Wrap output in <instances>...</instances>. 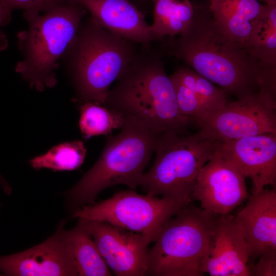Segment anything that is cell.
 Masks as SVG:
<instances>
[{
  "label": "cell",
  "instance_id": "cell-19",
  "mask_svg": "<svg viewBox=\"0 0 276 276\" xmlns=\"http://www.w3.org/2000/svg\"><path fill=\"white\" fill-rule=\"evenodd\" d=\"M265 3L248 50L267 73L276 75V0Z\"/></svg>",
  "mask_w": 276,
  "mask_h": 276
},
{
  "label": "cell",
  "instance_id": "cell-18",
  "mask_svg": "<svg viewBox=\"0 0 276 276\" xmlns=\"http://www.w3.org/2000/svg\"><path fill=\"white\" fill-rule=\"evenodd\" d=\"M61 238L74 262L78 275L111 276L112 273L90 234L79 223L59 228Z\"/></svg>",
  "mask_w": 276,
  "mask_h": 276
},
{
  "label": "cell",
  "instance_id": "cell-8",
  "mask_svg": "<svg viewBox=\"0 0 276 276\" xmlns=\"http://www.w3.org/2000/svg\"><path fill=\"white\" fill-rule=\"evenodd\" d=\"M189 202L141 195L128 190L100 202L84 205L75 210L73 217L105 222L146 235L154 242L167 221Z\"/></svg>",
  "mask_w": 276,
  "mask_h": 276
},
{
  "label": "cell",
  "instance_id": "cell-16",
  "mask_svg": "<svg viewBox=\"0 0 276 276\" xmlns=\"http://www.w3.org/2000/svg\"><path fill=\"white\" fill-rule=\"evenodd\" d=\"M89 12L101 27L141 45L156 41L144 13L130 0H63Z\"/></svg>",
  "mask_w": 276,
  "mask_h": 276
},
{
  "label": "cell",
  "instance_id": "cell-2",
  "mask_svg": "<svg viewBox=\"0 0 276 276\" xmlns=\"http://www.w3.org/2000/svg\"><path fill=\"white\" fill-rule=\"evenodd\" d=\"M142 45L109 90L103 106L136 119L158 134L188 133L195 123L179 110L162 52L150 44Z\"/></svg>",
  "mask_w": 276,
  "mask_h": 276
},
{
  "label": "cell",
  "instance_id": "cell-20",
  "mask_svg": "<svg viewBox=\"0 0 276 276\" xmlns=\"http://www.w3.org/2000/svg\"><path fill=\"white\" fill-rule=\"evenodd\" d=\"M153 21L151 25L156 40L180 34L191 21L194 7L190 0H151Z\"/></svg>",
  "mask_w": 276,
  "mask_h": 276
},
{
  "label": "cell",
  "instance_id": "cell-1",
  "mask_svg": "<svg viewBox=\"0 0 276 276\" xmlns=\"http://www.w3.org/2000/svg\"><path fill=\"white\" fill-rule=\"evenodd\" d=\"M194 7L191 21L169 43L171 55L238 99L275 88L276 77L221 30L208 7Z\"/></svg>",
  "mask_w": 276,
  "mask_h": 276
},
{
  "label": "cell",
  "instance_id": "cell-17",
  "mask_svg": "<svg viewBox=\"0 0 276 276\" xmlns=\"http://www.w3.org/2000/svg\"><path fill=\"white\" fill-rule=\"evenodd\" d=\"M209 9L221 30L247 49L264 11L258 0H209Z\"/></svg>",
  "mask_w": 276,
  "mask_h": 276
},
{
  "label": "cell",
  "instance_id": "cell-13",
  "mask_svg": "<svg viewBox=\"0 0 276 276\" xmlns=\"http://www.w3.org/2000/svg\"><path fill=\"white\" fill-rule=\"evenodd\" d=\"M221 215L210 238L200 270L212 276H250L245 241L233 217Z\"/></svg>",
  "mask_w": 276,
  "mask_h": 276
},
{
  "label": "cell",
  "instance_id": "cell-27",
  "mask_svg": "<svg viewBox=\"0 0 276 276\" xmlns=\"http://www.w3.org/2000/svg\"><path fill=\"white\" fill-rule=\"evenodd\" d=\"M12 12L11 10L0 3V51L6 50L8 46L7 38L1 28L10 21Z\"/></svg>",
  "mask_w": 276,
  "mask_h": 276
},
{
  "label": "cell",
  "instance_id": "cell-12",
  "mask_svg": "<svg viewBox=\"0 0 276 276\" xmlns=\"http://www.w3.org/2000/svg\"><path fill=\"white\" fill-rule=\"evenodd\" d=\"M217 150L253 185L252 194L276 182V133L219 142Z\"/></svg>",
  "mask_w": 276,
  "mask_h": 276
},
{
  "label": "cell",
  "instance_id": "cell-6",
  "mask_svg": "<svg viewBox=\"0 0 276 276\" xmlns=\"http://www.w3.org/2000/svg\"><path fill=\"white\" fill-rule=\"evenodd\" d=\"M191 202L167 221L148 250L146 275H203L200 264L221 215Z\"/></svg>",
  "mask_w": 276,
  "mask_h": 276
},
{
  "label": "cell",
  "instance_id": "cell-22",
  "mask_svg": "<svg viewBox=\"0 0 276 276\" xmlns=\"http://www.w3.org/2000/svg\"><path fill=\"white\" fill-rule=\"evenodd\" d=\"M172 75L195 94L206 112V118L227 103L226 93L223 89L191 68L180 66Z\"/></svg>",
  "mask_w": 276,
  "mask_h": 276
},
{
  "label": "cell",
  "instance_id": "cell-25",
  "mask_svg": "<svg viewBox=\"0 0 276 276\" xmlns=\"http://www.w3.org/2000/svg\"><path fill=\"white\" fill-rule=\"evenodd\" d=\"M63 0H0V3L13 11L22 9L47 12L64 3Z\"/></svg>",
  "mask_w": 276,
  "mask_h": 276
},
{
  "label": "cell",
  "instance_id": "cell-4",
  "mask_svg": "<svg viewBox=\"0 0 276 276\" xmlns=\"http://www.w3.org/2000/svg\"><path fill=\"white\" fill-rule=\"evenodd\" d=\"M86 12L81 6L66 2L43 14L24 11L28 28L17 35L23 59L15 71L32 88L41 91L56 85L58 60L74 42Z\"/></svg>",
  "mask_w": 276,
  "mask_h": 276
},
{
  "label": "cell",
  "instance_id": "cell-11",
  "mask_svg": "<svg viewBox=\"0 0 276 276\" xmlns=\"http://www.w3.org/2000/svg\"><path fill=\"white\" fill-rule=\"evenodd\" d=\"M245 177L217 149L201 169L190 199L212 213L228 215L250 195Z\"/></svg>",
  "mask_w": 276,
  "mask_h": 276
},
{
  "label": "cell",
  "instance_id": "cell-9",
  "mask_svg": "<svg viewBox=\"0 0 276 276\" xmlns=\"http://www.w3.org/2000/svg\"><path fill=\"white\" fill-rule=\"evenodd\" d=\"M199 127L202 135L219 142L276 133V95L260 90L228 102Z\"/></svg>",
  "mask_w": 276,
  "mask_h": 276
},
{
  "label": "cell",
  "instance_id": "cell-14",
  "mask_svg": "<svg viewBox=\"0 0 276 276\" xmlns=\"http://www.w3.org/2000/svg\"><path fill=\"white\" fill-rule=\"evenodd\" d=\"M0 271L13 276L78 275L59 229L39 245L19 253L0 256Z\"/></svg>",
  "mask_w": 276,
  "mask_h": 276
},
{
  "label": "cell",
  "instance_id": "cell-15",
  "mask_svg": "<svg viewBox=\"0 0 276 276\" xmlns=\"http://www.w3.org/2000/svg\"><path fill=\"white\" fill-rule=\"evenodd\" d=\"M247 245L248 259L276 250V191L264 188L249 197L233 218Z\"/></svg>",
  "mask_w": 276,
  "mask_h": 276
},
{
  "label": "cell",
  "instance_id": "cell-23",
  "mask_svg": "<svg viewBox=\"0 0 276 276\" xmlns=\"http://www.w3.org/2000/svg\"><path fill=\"white\" fill-rule=\"evenodd\" d=\"M86 149L81 141L61 143L53 147L46 153L30 160L35 169L49 168L54 171L73 170L83 163Z\"/></svg>",
  "mask_w": 276,
  "mask_h": 276
},
{
  "label": "cell",
  "instance_id": "cell-24",
  "mask_svg": "<svg viewBox=\"0 0 276 276\" xmlns=\"http://www.w3.org/2000/svg\"><path fill=\"white\" fill-rule=\"evenodd\" d=\"M172 81L178 107L180 113L191 119L199 126L207 117V114L195 94L172 74Z\"/></svg>",
  "mask_w": 276,
  "mask_h": 276
},
{
  "label": "cell",
  "instance_id": "cell-26",
  "mask_svg": "<svg viewBox=\"0 0 276 276\" xmlns=\"http://www.w3.org/2000/svg\"><path fill=\"white\" fill-rule=\"evenodd\" d=\"M252 275H276V250L266 252L260 257L252 271Z\"/></svg>",
  "mask_w": 276,
  "mask_h": 276
},
{
  "label": "cell",
  "instance_id": "cell-5",
  "mask_svg": "<svg viewBox=\"0 0 276 276\" xmlns=\"http://www.w3.org/2000/svg\"><path fill=\"white\" fill-rule=\"evenodd\" d=\"M107 31L89 17L81 22L68 55L76 96L103 105L112 82L130 64L136 44Z\"/></svg>",
  "mask_w": 276,
  "mask_h": 276
},
{
  "label": "cell",
  "instance_id": "cell-3",
  "mask_svg": "<svg viewBox=\"0 0 276 276\" xmlns=\"http://www.w3.org/2000/svg\"><path fill=\"white\" fill-rule=\"evenodd\" d=\"M124 117L120 132L107 137L96 163L69 190L68 204L74 210L94 203L98 195L109 187L124 185L134 190L139 186L161 134L132 117Z\"/></svg>",
  "mask_w": 276,
  "mask_h": 276
},
{
  "label": "cell",
  "instance_id": "cell-21",
  "mask_svg": "<svg viewBox=\"0 0 276 276\" xmlns=\"http://www.w3.org/2000/svg\"><path fill=\"white\" fill-rule=\"evenodd\" d=\"M81 103L79 126L85 139L96 135H106L113 129L122 127L125 117L120 112L94 102Z\"/></svg>",
  "mask_w": 276,
  "mask_h": 276
},
{
  "label": "cell",
  "instance_id": "cell-10",
  "mask_svg": "<svg viewBox=\"0 0 276 276\" xmlns=\"http://www.w3.org/2000/svg\"><path fill=\"white\" fill-rule=\"evenodd\" d=\"M78 223L90 234L116 275H146L150 237L100 221L79 218Z\"/></svg>",
  "mask_w": 276,
  "mask_h": 276
},
{
  "label": "cell",
  "instance_id": "cell-7",
  "mask_svg": "<svg viewBox=\"0 0 276 276\" xmlns=\"http://www.w3.org/2000/svg\"><path fill=\"white\" fill-rule=\"evenodd\" d=\"M218 143L199 131L161 134L155 160L143 173L139 186L149 195L191 202L199 174L213 156Z\"/></svg>",
  "mask_w": 276,
  "mask_h": 276
}]
</instances>
